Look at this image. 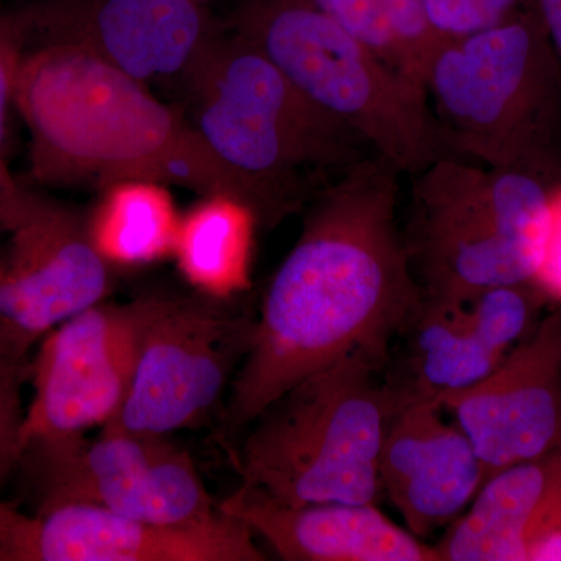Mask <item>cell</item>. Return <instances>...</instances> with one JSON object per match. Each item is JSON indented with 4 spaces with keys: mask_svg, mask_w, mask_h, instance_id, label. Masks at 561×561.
<instances>
[{
    "mask_svg": "<svg viewBox=\"0 0 561 561\" xmlns=\"http://www.w3.org/2000/svg\"><path fill=\"white\" fill-rule=\"evenodd\" d=\"M190 119L253 194L273 230L357 162L376 157L356 131L309 102L253 43L224 31L183 77Z\"/></svg>",
    "mask_w": 561,
    "mask_h": 561,
    "instance_id": "obj_3",
    "label": "cell"
},
{
    "mask_svg": "<svg viewBox=\"0 0 561 561\" xmlns=\"http://www.w3.org/2000/svg\"><path fill=\"white\" fill-rule=\"evenodd\" d=\"M254 228L251 210L225 195L203 197L180 219L173 256L195 290L230 300L250 287Z\"/></svg>",
    "mask_w": 561,
    "mask_h": 561,
    "instance_id": "obj_19",
    "label": "cell"
},
{
    "mask_svg": "<svg viewBox=\"0 0 561 561\" xmlns=\"http://www.w3.org/2000/svg\"><path fill=\"white\" fill-rule=\"evenodd\" d=\"M413 179L402 232L423 297L467 300L534 280L560 184L453 157Z\"/></svg>",
    "mask_w": 561,
    "mask_h": 561,
    "instance_id": "obj_7",
    "label": "cell"
},
{
    "mask_svg": "<svg viewBox=\"0 0 561 561\" xmlns=\"http://www.w3.org/2000/svg\"><path fill=\"white\" fill-rule=\"evenodd\" d=\"M386 367L354 353L295 383L231 449L241 483L290 505H379V456L404 401Z\"/></svg>",
    "mask_w": 561,
    "mask_h": 561,
    "instance_id": "obj_4",
    "label": "cell"
},
{
    "mask_svg": "<svg viewBox=\"0 0 561 561\" xmlns=\"http://www.w3.org/2000/svg\"><path fill=\"white\" fill-rule=\"evenodd\" d=\"M534 283L549 300L561 302V184L553 190L549 201L548 228Z\"/></svg>",
    "mask_w": 561,
    "mask_h": 561,
    "instance_id": "obj_25",
    "label": "cell"
},
{
    "mask_svg": "<svg viewBox=\"0 0 561 561\" xmlns=\"http://www.w3.org/2000/svg\"><path fill=\"white\" fill-rule=\"evenodd\" d=\"M230 27L401 175L449 157L423 88L312 0H241Z\"/></svg>",
    "mask_w": 561,
    "mask_h": 561,
    "instance_id": "obj_6",
    "label": "cell"
},
{
    "mask_svg": "<svg viewBox=\"0 0 561 561\" xmlns=\"http://www.w3.org/2000/svg\"><path fill=\"white\" fill-rule=\"evenodd\" d=\"M253 531L220 511L158 524L87 505L21 512L0 501V561H265Z\"/></svg>",
    "mask_w": 561,
    "mask_h": 561,
    "instance_id": "obj_11",
    "label": "cell"
},
{
    "mask_svg": "<svg viewBox=\"0 0 561 561\" xmlns=\"http://www.w3.org/2000/svg\"><path fill=\"white\" fill-rule=\"evenodd\" d=\"M20 32L13 106L28 133L27 184L102 191L150 181L225 195L253 214L245 181L147 84L77 44Z\"/></svg>",
    "mask_w": 561,
    "mask_h": 561,
    "instance_id": "obj_2",
    "label": "cell"
},
{
    "mask_svg": "<svg viewBox=\"0 0 561 561\" xmlns=\"http://www.w3.org/2000/svg\"><path fill=\"white\" fill-rule=\"evenodd\" d=\"M424 91L449 157L561 184V62L534 5L443 41Z\"/></svg>",
    "mask_w": 561,
    "mask_h": 561,
    "instance_id": "obj_5",
    "label": "cell"
},
{
    "mask_svg": "<svg viewBox=\"0 0 561 561\" xmlns=\"http://www.w3.org/2000/svg\"><path fill=\"white\" fill-rule=\"evenodd\" d=\"M438 32L460 38L508 20L529 9L534 0H424Z\"/></svg>",
    "mask_w": 561,
    "mask_h": 561,
    "instance_id": "obj_23",
    "label": "cell"
},
{
    "mask_svg": "<svg viewBox=\"0 0 561 561\" xmlns=\"http://www.w3.org/2000/svg\"><path fill=\"white\" fill-rule=\"evenodd\" d=\"M198 2L206 3V5H208V3L216 2V0H198Z\"/></svg>",
    "mask_w": 561,
    "mask_h": 561,
    "instance_id": "obj_29",
    "label": "cell"
},
{
    "mask_svg": "<svg viewBox=\"0 0 561 561\" xmlns=\"http://www.w3.org/2000/svg\"><path fill=\"white\" fill-rule=\"evenodd\" d=\"M20 49L21 32L16 14L13 10H0V234L22 187V181L11 175L5 160L7 125L13 106Z\"/></svg>",
    "mask_w": 561,
    "mask_h": 561,
    "instance_id": "obj_21",
    "label": "cell"
},
{
    "mask_svg": "<svg viewBox=\"0 0 561 561\" xmlns=\"http://www.w3.org/2000/svg\"><path fill=\"white\" fill-rule=\"evenodd\" d=\"M113 272L88 216L22 181L0 234V359L31 365L58 324L108 300Z\"/></svg>",
    "mask_w": 561,
    "mask_h": 561,
    "instance_id": "obj_10",
    "label": "cell"
},
{
    "mask_svg": "<svg viewBox=\"0 0 561 561\" xmlns=\"http://www.w3.org/2000/svg\"><path fill=\"white\" fill-rule=\"evenodd\" d=\"M36 511L87 505L158 524H194L219 515L191 454L169 435L102 427L95 438L31 443L20 468Z\"/></svg>",
    "mask_w": 561,
    "mask_h": 561,
    "instance_id": "obj_9",
    "label": "cell"
},
{
    "mask_svg": "<svg viewBox=\"0 0 561 561\" xmlns=\"http://www.w3.org/2000/svg\"><path fill=\"white\" fill-rule=\"evenodd\" d=\"M131 302L136 337L130 386L106 426L153 435L198 426L230 391L250 348L254 319L201 291H154Z\"/></svg>",
    "mask_w": 561,
    "mask_h": 561,
    "instance_id": "obj_8",
    "label": "cell"
},
{
    "mask_svg": "<svg viewBox=\"0 0 561 561\" xmlns=\"http://www.w3.org/2000/svg\"><path fill=\"white\" fill-rule=\"evenodd\" d=\"M443 412L437 401H402L379 456L383 497L420 540L459 519L486 479L470 438Z\"/></svg>",
    "mask_w": 561,
    "mask_h": 561,
    "instance_id": "obj_15",
    "label": "cell"
},
{
    "mask_svg": "<svg viewBox=\"0 0 561 561\" xmlns=\"http://www.w3.org/2000/svg\"><path fill=\"white\" fill-rule=\"evenodd\" d=\"M438 402L470 438L486 479L559 445L561 311L538 321L482 381Z\"/></svg>",
    "mask_w": 561,
    "mask_h": 561,
    "instance_id": "obj_14",
    "label": "cell"
},
{
    "mask_svg": "<svg viewBox=\"0 0 561 561\" xmlns=\"http://www.w3.org/2000/svg\"><path fill=\"white\" fill-rule=\"evenodd\" d=\"M219 508L286 561H440L375 504L290 505L241 483Z\"/></svg>",
    "mask_w": 561,
    "mask_h": 561,
    "instance_id": "obj_16",
    "label": "cell"
},
{
    "mask_svg": "<svg viewBox=\"0 0 561 561\" xmlns=\"http://www.w3.org/2000/svg\"><path fill=\"white\" fill-rule=\"evenodd\" d=\"M401 173L370 157L302 209L297 242L268 284L221 413L238 434L312 373L354 353L387 365L421 300L398 217Z\"/></svg>",
    "mask_w": 561,
    "mask_h": 561,
    "instance_id": "obj_1",
    "label": "cell"
},
{
    "mask_svg": "<svg viewBox=\"0 0 561 561\" xmlns=\"http://www.w3.org/2000/svg\"><path fill=\"white\" fill-rule=\"evenodd\" d=\"M534 7L561 62V0H534Z\"/></svg>",
    "mask_w": 561,
    "mask_h": 561,
    "instance_id": "obj_26",
    "label": "cell"
},
{
    "mask_svg": "<svg viewBox=\"0 0 561 561\" xmlns=\"http://www.w3.org/2000/svg\"><path fill=\"white\" fill-rule=\"evenodd\" d=\"M561 529V443L491 476L434 546L440 561H526L531 542Z\"/></svg>",
    "mask_w": 561,
    "mask_h": 561,
    "instance_id": "obj_17",
    "label": "cell"
},
{
    "mask_svg": "<svg viewBox=\"0 0 561 561\" xmlns=\"http://www.w3.org/2000/svg\"><path fill=\"white\" fill-rule=\"evenodd\" d=\"M135 337L133 302L106 300L62 321L38 343L24 449L84 437L114 420L130 386Z\"/></svg>",
    "mask_w": 561,
    "mask_h": 561,
    "instance_id": "obj_12",
    "label": "cell"
},
{
    "mask_svg": "<svg viewBox=\"0 0 561 561\" xmlns=\"http://www.w3.org/2000/svg\"><path fill=\"white\" fill-rule=\"evenodd\" d=\"M88 214L92 243L111 267H136L173 254L180 217L165 186L121 181Z\"/></svg>",
    "mask_w": 561,
    "mask_h": 561,
    "instance_id": "obj_20",
    "label": "cell"
},
{
    "mask_svg": "<svg viewBox=\"0 0 561 561\" xmlns=\"http://www.w3.org/2000/svg\"><path fill=\"white\" fill-rule=\"evenodd\" d=\"M13 10L27 35L77 44L144 84L183 80L220 32L198 0H35Z\"/></svg>",
    "mask_w": 561,
    "mask_h": 561,
    "instance_id": "obj_13",
    "label": "cell"
},
{
    "mask_svg": "<svg viewBox=\"0 0 561 561\" xmlns=\"http://www.w3.org/2000/svg\"><path fill=\"white\" fill-rule=\"evenodd\" d=\"M504 354L491 348L465 300L421 295L391 345L387 378L402 400H440L489 376Z\"/></svg>",
    "mask_w": 561,
    "mask_h": 561,
    "instance_id": "obj_18",
    "label": "cell"
},
{
    "mask_svg": "<svg viewBox=\"0 0 561 561\" xmlns=\"http://www.w3.org/2000/svg\"><path fill=\"white\" fill-rule=\"evenodd\" d=\"M31 378V365L0 359V483L18 471L24 454L25 408L22 387Z\"/></svg>",
    "mask_w": 561,
    "mask_h": 561,
    "instance_id": "obj_22",
    "label": "cell"
},
{
    "mask_svg": "<svg viewBox=\"0 0 561 561\" xmlns=\"http://www.w3.org/2000/svg\"><path fill=\"white\" fill-rule=\"evenodd\" d=\"M0 2L13 3L11 9H16V7L27 5V3L35 2V0H0Z\"/></svg>",
    "mask_w": 561,
    "mask_h": 561,
    "instance_id": "obj_28",
    "label": "cell"
},
{
    "mask_svg": "<svg viewBox=\"0 0 561 561\" xmlns=\"http://www.w3.org/2000/svg\"><path fill=\"white\" fill-rule=\"evenodd\" d=\"M526 561H561V529L549 531L531 542Z\"/></svg>",
    "mask_w": 561,
    "mask_h": 561,
    "instance_id": "obj_27",
    "label": "cell"
},
{
    "mask_svg": "<svg viewBox=\"0 0 561 561\" xmlns=\"http://www.w3.org/2000/svg\"><path fill=\"white\" fill-rule=\"evenodd\" d=\"M312 2L346 32L367 44L387 65L402 72L400 57L391 43L379 0H312Z\"/></svg>",
    "mask_w": 561,
    "mask_h": 561,
    "instance_id": "obj_24",
    "label": "cell"
}]
</instances>
